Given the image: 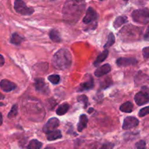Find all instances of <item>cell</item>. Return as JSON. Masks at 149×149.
<instances>
[{
	"label": "cell",
	"mask_w": 149,
	"mask_h": 149,
	"mask_svg": "<svg viewBox=\"0 0 149 149\" xmlns=\"http://www.w3.org/2000/svg\"><path fill=\"white\" fill-rule=\"evenodd\" d=\"M85 2L82 1H67L63 7V15L65 21L75 23L82 15L85 10Z\"/></svg>",
	"instance_id": "1"
},
{
	"label": "cell",
	"mask_w": 149,
	"mask_h": 149,
	"mask_svg": "<svg viewBox=\"0 0 149 149\" xmlns=\"http://www.w3.org/2000/svg\"><path fill=\"white\" fill-rule=\"evenodd\" d=\"M52 63L53 66L58 70H67L72 63V56L68 49L62 48L55 52L52 58Z\"/></svg>",
	"instance_id": "2"
},
{
	"label": "cell",
	"mask_w": 149,
	"mask_h": 149,
	"mask_svg": "<svg viewBox=\"0 0 149 149\" xmlns=\"http://www.w3.org/2000/svg\"><path fill=\"white\" fill-rule=\"evenodd\" d=\"M141 29L136 27L132 25H128L125 26L120 32L119 33V36L124 42H130V41L137 40L140 38Z\"/></svg>",
	"instance_id": "3"
},
{
	"label": "cell",
	"mask_w": 149,
	"mask_h": 149,
	"mask_svg": "<svg viewBox=\"0 0 149 149\" xmlns=\"http://www.w3.org/2000/svg\"><path fill=\"white\" fill-rule=\"evenodd\" d=\"M132 18L135 23L147 24L149 23V10L146 8L134 10L132 13Z\"/></svg>",
	"instance_id": "4"
},
{
	"label": "cell",
	"mask_w": 149,
	"mask_h": 149,
	"mask_svg": "<svg viewBox=\"0 0 149 149\" xmlns=\"http://www.w3.org/2000/svg\"><path fill=\"white\" fill-rule=\"evenodd\" d=\"M14 9L17 13L21 15H31L34 13L32 7H29L26 3L21 0H16L14 2Z\"/></svg>",
	"instance_id": "5"
},
{
	"label": "cell",
	"mask_w": 149,
	"mask_h": 149,
	"mask_svg": "<svg viewBox=\"0 0 149 149\" xmlns=\"http://www.w3.org/2000/svg\"><path fill=\"white\" fill-rule=\"evenodd\" d=\"M135 101L138 106H143L149 102V93L146 87H143L142 90L137 93L135 96Z\"/></svg>",
	"instance_id": "6"
},
{
	"label": "cell",
	"mask_w": 149,
	"mask_h": 149,
	"mask_svg": "<svg viewBox=\"0 0 149 149\" xmlns=\"http://www.w3.org/2000/svg\"><path fill=\"white\" fill-rule=\"evenodd\" d=\"M60 125L59 119L57 118H51L47 121L43 127V132L45 134H48L52 131L56 130V128H58Z\"/></svg>",
	"instance_id": "7"
},
{
	"label": "cell",
	"mask_w": 149,
	"mask_h": 149,
	"mask_svg": "<svg viewBox=\"0 0 149 149\" xmlns=\"http://www.w3.org/2000/svg\"><path fill=\"white\" fill-rule=\"evenodd\" d=\"M34 87L36 91L43 94H48L49 92L47 84L42 78H36L34 79Z\"/></svg>",
	"instance_id": "8"
},
{
	"label": "cell",
	"mask_w": 149,
	"mask_h": 149,
	"mask_svg": "<svg viewBox=\"0 0 149 149\" xmlns=\"http://www.w3.org/2000/svg\"><path fill=\"white\" fill-rule=\"evenodd\" d=\"M139 125V121L137 118L134 116H127L125 119L122 125V128L125 130H130L132 128L135 127Z\"/></svg>",
	"instance_id": "9"
},
{
	"label": "cell",
	"mask_w": 149,
	"mask_h": 149,
	"mask_svg": "<svg viewBox=\"0 0 149 149\" xmlns=\"http://www.w3.org/2000/svg\"><path fill=\"white\" fill-rule=\"evenodd\" d=\"M87 80L84 81V82L81 83L79 86L77 91L78 92H83L86 91V90H90L94 87V80L93 78L90 75H85Z\"/></svg>",
	"instance_id": "10"
},
{
	"label": "cell",
	"mask_w": 149,
	"mask_h": 149,
	"mask_svg": "<svg viewBox=\"0 0 149 149\" xmlns=\"http://www.w3.org/2000/svg\"><path fill=\"white\" fill-rule=\"evenodd\" d=\"M97 19V14L95 10L92 7H89L86 12L85 16L83 18V23L86 24H89L91 22L95 21Z\"/></svg>",
	"instance_id": "11"
},
{
	"label": "cell",
	"mask_w": 149,
	"mask_h": 149,
	"mask_svg": "<svg viewBox=\"0 0 149 149\" xmlns=\"http://www.w3.org/2000/svg\"><path fill=\"white\" fill-rule=\"evenodd\" d=\"M0 88L5 93H10L17 88V84L8 79H2L0 81Z\"/></svg>",
	"instance_id": "12"
},
{
	"label": "cell",
	"mask_w": 149,
	"mask_h": 149,
	"mask_svg": "<svg viewBox=\"0 0 149 149\" xmlns=\"http://www.w3.org/2000/svg\"><path fill=\"white\" fill-rule=\"evenodd\" d=\"M116 63L119 66L125 67L135 65L138 63V60L135 58H119L116 60Z\"/></svg>",
	"instance_id": "13"
},
{
	"label": "cell",
	"mask_w": 149,
	"mask_h": 149,
	"mask_svg": "<svg viewBox=\"0 0 149 149\" xmlns=\"http://www.w3.org/2000/svg\"><path fill=\"white\" fill-rule=\"evenodd\" d=\"M111 70V67L109 63L104 64L100 67L97 68L95 71V76L97 77H101L106 74H109Z\"/></svg>",
	"instance_id": "14"
},
{
	"label": "cell",
	"mask_w": 149,
	"mask_h": 149,
	"mask_svg": "<svg viewBox=\"0 0 149 149\" xmlns=\"http://www.w3.org/2000/svg\"><path fill=\"white\" fill-rule=\"evenodd\" d=\"M87 122H88L87 116L85 114H81L79 117L78 125H77V130H78L79 132H81L87 127Z\"/></svg>",
	"instance_id": "15"
},
{
	"label": "cell",
	"mask_w": 149,
	"mask_h": 149,
	"mask_svg": "<svg viewBox=\"0 0 149 149\" xmlns=\"http://www.w3.org/2000/svg\"><path fill=\"white\" fill-rule=\"evenodd\" d=\"M108 55H109V50H108V49H105V50L103 51L100 55H97L95 61L94 62L95 66H97L99 64H100L102 62H103V61L107 58Z\"/></svg>",
	"instance_id": "16"
},
{
	"label": "cell",
	"mask_w": 149,
	"mask_h": 149,
	"mask_svg": "<svg viewBox=\"0 0 149 149\" xmlns=\"http://www.w3.org/2000/svg\"><path fill=\"white\" fill-rule=\"evenodd\" d=\"M23 39H24V38L20 36L19 33H13L12 34L11 37H10V42L11 44H13V45H20L21 44V42L23 41Z\"/></svg>",
	"instance_id": "17"
},
{
	"label": "cell",
	"mask_w": 149,
	"mask_h": 149,
	"mask_svg": "<svg viewBox=\"0 0 149 149\" xmlns=\"http://www.w3.org/2000/svg\"><path fill=\"white\" fill-rule=\"evenodd\" d=\"M61 138H62V134H61V130H56L52 131V132L47 134V138L49 141H55V140L60 139Z\"/></svg>",
	"instance_id": "18"
},
{
	"label": "cell",
	"mask_w": 149,
	"mask_h": 149,
	"mask_svg": "<svg viewBox=\"0 0 149 149\" xmlns=\"http://www.w3.org/2000/svg\"><path fill=\"white\" fill-rule=\"evenodd\" d=\"M49 36L51 40L53 41L54 42H61V40H62V39L61 37V35H60V33L56 29H52L49 31Z\"/></svg>",
	"instance_id": "19"
},
{
	"label": "cell",
	"mask_w": 149,
	"mask_h": 149,
	"mask_svg": "<svg viewBox=\"0 0 149 149\" xmlns=\"http://www.w3.org/2000/svg\"><path fill=\"white\" fill-rule=\"evenodd\" d=\"M69 108V104H68V103H63V104L60 105V106H58V108L56 110V113L58 115H59V116H62V115L65 114V113L68 112Z\"/></svg>",
	"instance_id": "20"
},
{
	"label": "cell",
	"mask_w": 149,
	"mask_h": 149,
	"mask_svg": "<svg viewBox=\"0 0 149 149\" xmlns=\"http://www.w3.org/2000/svg\"><path fill=\"white\" fill-rule=\"evenodd\" d=\"M132 110H133V105L130 101L125 102L120 106V111L124 113H131Z\"/></svg>",
	"instance_id": "21"
},
{
	"label": "cell",
	"mask_w": 149,
	"mask_h": 149,
	"mask_svg": "<svg viewBox=\"0 0 149 149\" xmlns=\"http://www.w3.org/2000/svg\"><path fill=\"white\" fill-rule=\"evenodd\" d=\"M127 22V17H125V16H119L113 22V27L115 29H118V28L122 26L123 24L126 23Z\"/></svg>",
	"instance_id": "22"
},
{
	"label": "cell",
	"mask_w": 149,
	"mask_h": 149,
	"mask_svg": "<svg viewBox=\"0 0 149 149\" xmlns=\"http://www.w3.org/2000/svg\"><path fill=\"white\" fill-rule=\"evenodd\" d=\"M42 146V143L36 139H33L29 142L27 149H40Z\"/></svg>",
	"instance_id": "23"
},
{
	"label": "cell",
	"mask_w": 149,
	"mask_h": 149,
	"mask_svg": "<svg viewBox=\"0 0 149 149\" xmlns=\"http://www.w3.org/2000/svg\"><path fill=\"white\" fill-rule=\"evenodd\" d=\"M115 42V36L113 35V33L112 32H111L109 35V37H108V40L106 42V43L105 44L104 48L109 47L112 46V45L114 44Z\"/></svg>",
	"instance_id": "24"
},
{
	"label": "cell",
	"mask_w": 149,
	"mask_h": 149,
	"mask_svg": "<svg viewBox=\"0 0 149 149\" xmlns=\"http://www.w3.org/2000/svg\"><path fill=\"white\" fill-rule=\"evenodd\" d=\"M17 104H14L13 106V107L11 108V110L9 112L8 114H7V117L9 119H13V118H15L16 116L17 115Z\"/></svg>",
	"instance_id": "25"
},
{
	"label": "cell",
	"mask_w": 149,
	"mask_h": 149,
	"mask_svg": "<svg viewBox=\"0 0 149 149\" xmlns=\"http://www.w3.org/2000/svg\"><path fill=\"white\" fill-rule=\"evenodd\" d=\"M47 79L53 84H58L60 82V80H61V77L58 74H52V75H49Z\"/></svg>",
	"instance_id": "26"
},
{
	"label": "cell",
	"mask_w": 149,
	"mask_h": 149,
	"mask_svg": "<svg viewBox=\"0 0 149 149\" xmlns=\"http://www.w3.org/2000/svg\"><path fill=\"white\" fill-rule=\"evenodd\" d=\"M77 100L79 103H82L84 105V108H86L88 106V97L86 95H81L78 96L77 97Z\"/></svg>",
	"instance_id": "27"
},
{
	"label": "cell",
	"mask_w": 149,
	"mask_h": 149,
	"mask_svg": "<svg viewBox=\"0 0 149 149\" xmlns=\"http://www.w3.org/2000/svg\"><path fill=\"white\" fill-rule=\"evenodd\" d=\"M148 114H149V106H146V107L141 109L139 113H138L139 116H141V117H143V116H146Z\"/></svg>",
	"instance_id": "28"
},
{
	"label": "cell",
	"mask_w": 149,
	"mask_h": 149,
	"mask_svg": "<svg viewBox=\"0 0 149 149\" xmlns=\"http://www.w3.org/2000/svg\"><path fill=\"white\" fill-rule=\"evenodd\" d=\"M135 146H136L137 149H146V142L143 140L138 141V142L136 143L135 144Z\"/></svg>",
	"instance_id": "29"
},
{
	"label": "cell",
	"mask_w": 149,
	"mask_h": 149,
	"mask_svg": "<svg viewBox=\"0 0 149 149\" xmlns=\"http://www.w3.org/2000/svg\"><path fill=\"white\" fill-rule=\"evenodd\" d=\"M111 84H112V81H111L109 79H106L103 80V81L101 82V87L102 88L106 89L107 88V87H109Z\"/></svg>",
	"instance_id": "30"
},
{
	"label": "cell",
	"mask_w": 149,
	"mask_h": 149,
	"mask_svg": "<svg viewBox=\"0 0 149 149\" xmlns=\"http://www.w3.org/2000/svg\"><path fill=\"white\" fill-rule=\"evenodd\" d=\"M114 143H106L103 144L99 149H113L114 148Z\"/></svg>",
	"instance_id": "31"
},
{
	"label": "cell",
	"mask_w": 149,
	"mask_h": 149,
	"mask_svg": "<svg viewBox=\"0 0 149 149\" xmlns=\"http://www.w3.org/2000/svg\"><path fill=\"white\" fill-rule=\"evenodd\" d=\"M143 55L146 59H149V46L143 49Z\"/></svg>",
	"instance_id": "32"
},
{
	"label": "cell",
	"mask_w": 149,
	"mask_h": 149,
	"mask_svg": "<svg viewBox=\"0 0 149 149\" xmlns=\"http://www.w3.org/2000/svg\"><path fill=\"white\" fill-rule=\"evenodd\" d=\"M5 63V61H4V58L2 55L0 54V66H3Z\"/></svg>",
	"instance_id": "33"
},
{
	"label": "cell",
	"mask_w": 149,
	"mask_h": 149,
	"mask_svg": "<svg viewBox=\"0 0 149 149\" xmlns=\"http://www.w3.org/2000/svg\"><path fill=\"white\" fill-rule=\"evenodd\" d=\"M144 39L147 41L149 40V26H148V29H147L146 31L145 35H144Z\"/></svg>",
	"instance_id": "34"
},
{
	"label": "cell",
	"mask_w": 149,
	"mask_h": 149,
	"mask_svg": "<svg viewBox=\"0 0 149 149\" xmlns=\"http://www.w3.org/2000/svg\"><path fill=\"white\" fill-rule=\"evenodd\" d=\"M4 97H5V96H4V95L1 94V93H0V100H4ZM5 106V105H4V103H1V102H0V106Z\"/></svg>",
	"instance_id": "35"
},
{
	"label": "cell",
	"mask_w": 149,
	"mask_h": 149,
	"mask_svg": "<svg viewBox=\"0 0 149 149\" xmlns=\"http://www.w3.org/2000/svg\"><path fill=\"white\" fill-rule=\"evenodd\" d=\"M3 123V116H2V113L0 112V126L2 125Z\"/></svg>",
	"instance_id": "36"
},
{
	"label": "cell",
	"mask_w": 149,
	"mask_h": 149,
	"mask_svg": "<svg viewBox=\"0 0 149 149\" xmlns=\"http://www.w3.org/2000/svg\"><path fill=\"white\" fill-rule=\"evenodd\" d=\"M93 110H94V109H92V108H90V109H89L88 112H89V113H92V112L93 111Z\"/></svg>",
	"instance_id": "37"
},
{
	"label": "cell",
	"mask_w": 149,
	"mask_h": 149,
	"mask_svg": "<svg viewBox=\"0 0 149 149\" xmlns=\"http://www.w3.org/2000/svg\"><path fill=\"white\" fill-rule=\"evenodd\" d=\"M45 149H55V148H53V147H50V146H49V147H47L46 148H45Z\"/></svg>",
	"instance_id": "38"
},
{
	"label": "cell",
	"mask_w": 149,
	"mask_h": 149,
	"mask_svg": "<svg viewBox=\"0 0 149 149\" xmlns=\"http://www.w3.org/2000/svg\"><path fill=\"white\" fill-rule=\"evenodd\" d=\"M0 20H1V17H0Z\"/></svg>",
	"instance_id": "39"
}]
</instances>
